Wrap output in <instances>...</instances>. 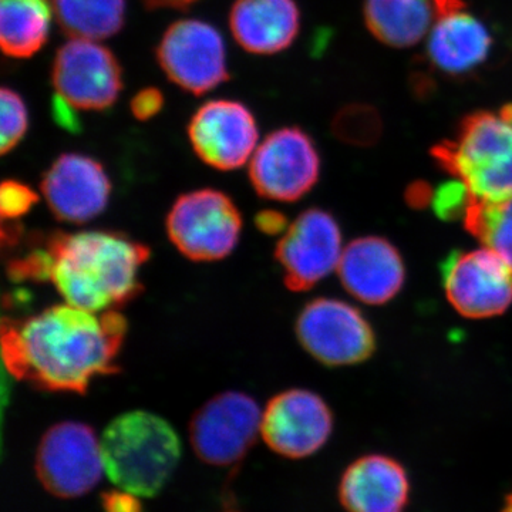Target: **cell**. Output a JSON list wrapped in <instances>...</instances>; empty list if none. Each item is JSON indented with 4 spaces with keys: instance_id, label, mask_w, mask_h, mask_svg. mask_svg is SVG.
I'll use <instances>...</instances> for the list:
<instances>
[{
    "instance_id": "24",
    "label": "cell",
    "mask_w": 512,
    "mask_h": 512,
    "mask_svg": "<svg viewBox=\"0 0 512 512\" xmlns=\"http://www.w3.org/2000/svg\"><path fill=\"white\" fill-rule=\"evenodd\" d=\"M464 225L484 247L493 249L512 269V197L503 201H478L468 207Z\"/></svg>"
},
{
    "instance_id": "2",
    "label": "cell",
    "mask_w": 512,
    "mask_h": 512,
    "mask_svg": "<svg viewBox=\"0 0 512 512\" xmlns=\"http://www.w3.org/2000/svg\"><path fill=\"white\" fill-rule=\"evenodd\" d=\"M150 256L146 244L120 232L53 231L32 235L6 272L13 282H50L77 308L119 311L143 291L140 272Z\"/></svg>"
},
{
    "instance_id": "19",
    "label": "cell",
    "mask_w": 512,
    "mask_h": 512,
    "mask_svg": "<svg viewBox=\"0 0 512 512\" xmlns=\"http://www.w3.org/2000/svg\"><path fill=\"white\" fill-rule=\"evenodd\" d=\"M493 36L464 2L447 10L427 36V57L441 73L460 76L476 70L490 56Z\"/></svg>"
},
{
    "instance_id": "4",
    "label": "cell",
    "mask_w": 512,
    "mask_h": 512,
    "mask_svg": "<svg viewBox=\"0 0 512 512\" xmlns=\"http://www.w3.org/2000/svg\"><path fill=\"white\" fill-rule=\"evenodd\" d=\"M437 164L463 181L478 201L512 197V104L477 111L461 121L451 140L431 150Z\"/></svg>"
},
{
    "instance_id": "30",
    "label": "cell",
    "mask_w": 512,
    "mask_h": 512,
    "mask_svg": "<svg viewBox=\"0 0 512 512\" xmlns=\"http://www.w3.org/2000/svg\"><path fill=\"white\" fill-rule=\"evenodd\" d=\"M256 228L268 235H278L288 229L286 215L275 210H265L258 212L255 217Z\"/></svg>"
},
{
    "instance_id": "1",
    "label": "cell",
    "mask_w": 512,
    "mask_h": 512,
    "mask_svg": "<svg viewBox=\"0 0 512 512\" xmlns=\"http://www.w3.org/2000/svg\"><path fill=\"white\" fill-rule=\"evenodd\" d=\"M119 311L92 312L64 303L2 322V355L15 379L53 393L84 394L101 376L120 372L127 335Z\"/></svg>"
},
{
    "instance_id": "31",
    "label": "cell",
    "mask_w": 512,
    "mask_h": 512,
    "mask_svg": "<svg viewBox=\"0 0 512 512\" xmlns=\"http://www.w3.org/2000/svg\"><path fill=\"white\" fill-rule=\"evenodd\" d=\"M433 194V188H431L429 184L416 183L410 185L409 190L406 192V198L410 207L424 208L427 207V205H431Z\"/></svg>"
},
{
    "instance_id": "13",
    "label": "cell",
    "mask_w": 512,
    "mask_h": 512,
    "mask_svg": "<svg viewBox=\"0 0 512 512\" xmlns=\"http://www.w3.org/2000/svg\"><path fill=\"white\" fill-rule=\"evenodd\" d=\"M443 285L448 302L466 318H494L512 303L511 266L487 247L448 256Z\"/></svg>"
},
{
    "instance_id": "23",
    "label": "cell",
    "mask_w": 512,
    "mask_h": 512,
    "mask_svg": "<svg viewBox=\"0 0 512 512\" xmlns=\"http://www.w3.org/2000/svg\"><path fill=\"white\" fill-rule=\"evenodd\" d=\"M52 5L57 23L72 39H109L126 18V0H53Z\"/></svg>"
},
{
    "instance_id": "29",
    "label": "cell",
    "mask_w": 512,
    "mask_h": 512,
    "mask_svg": "<svg viewBox=\"0 0 512 512\" xmlns=\"http://www.w3.org/2000/svg\"><path fill=\"white\" fill-rule=\"evenodd\" d=\"M100 500L104 512H144L143 504L136 494L123 488L104 491L100 494Z\"/></svg>"
},
{
    "instance_id": "33",
    "label": "cell",
    "mask_w": 512,
    "mask_h": 512,
    "mask_svg": "<svg viewBox=\"0 0 512 512\" xmlns=\"http://www.w3.org/2000/svg\"><path fill=\"white\" fill-rule=\"evenodd\" d=\"M503 512H512V494L508 497L507 504H505Z\"/></svg>"
},
{
    "instance_id": "10",
    "label": "cell",
    "mask_w": 512,
    "mask_h": 512,
    "mask_svg": "<svg viewBox=\"0 0 512 512\" xmlns=\"http://www.w3.org/2000/svg\"><path fill=\"white\" fill-rule=\"evenodd\" d=\"M318 148L298 127L279 128L256 148L249 180L259 197L278 202L301 200L318 183Z\"/></svg>"
},
{
    "instance_id": "3",
    "label": "cell",
    "mask_w": 512,
    "mask_h": 512,
    "mask_svg": "<svg viewBox=\"0 0 512 512\" xmlns=\"http://www.w3.org/2000/svg\"><path fill=\"white\" fill-rule=\"evenodd\" d=\"M100 447L111 483L141 497L160 494L181 458V441L173 426L141 410L111 421Z\"/></svg>"
},
{
    "instance_id": "17",
    "label": "cell",
    "mask_w": 512,
    "mask_h": 512,
    "mask_svg": "<svg viewBox=\"0 0 512 512\" xmlns=\"http://www.w3.org/2000/svg\"><path fill=\"white\" fill-rule=\"evenodd\" d=\"M343 288L367 305H383L402 291L406 268L402 255L387 239H355L343 249L338 266Z\"/></svg>"
},
{
    "instance_id": "6",
    "label": "cell",
    "mask_w": 512,
    "mask_h": 512,
    "mask_svg": "<svg viewBox=\"0 0 512 512\" xmlns=\"http://www.w3.org/2000/svg\"><path fill=\"white\" fill-rule=\"evenodd\" d=\"M242 227L244 221L235 202L214 188L180 195L165 220L174 247L194 262L227 258L237 248Z\"/></svg>"
},
{
    "instance_id": "7",
    "label": "cell",
    "mask_w": 512,
    "mask_h": 512,
    "mask_svg": "<svg viewBox=\"0 0 512 512\" xmlns=\"http://www.w3.org/2000/svg\"><path fill=\"white\" fill-rule=\"evenodd\" d=\"M36 474L55 497L77 498L92 491L103 474L96 431L80 421H63L43 434L36 451Z\"/></svg>"
},
{
    "instance_id": "27",
    "label": "cell",
    "mask_w": 512,
    "mask_h": 512,
    "mask_svg": "<svg viewBox=\"0 0 512 512\" xmlns=\"http://www.w3.org/2000/svg\"><path fill=\"white\" fill-rule=\"evenodd\" d=\"M37 194L29 185L16 180H5L0 188V214L3 221H16L28 214L36 204Z\"/></svg>"
},
{
    "instance_id": "15",
    "label": "cell",
    "mask_w": 512,
    "mask_h": 512,
    "mask_svg": "<svg viewBox=\"0 0 512 512\" xmlns=\"http://www.w3.org/2000/svg\"><path fill=\"white\" fill-rule=\"evenodd\" d=\"M188 137L205 164L232 171L254 156L259 134L254 114L244 104L212 100L195 111L188 124Z\"/></svg>"
},
{
    "instance_id": "22",
    "label": "cell",
    "mask_w": 512,
    "mask_h": 512,
    "mask_svg": "<svg viewBox=\"0 0 512 512\" xmlns=\"http://www.w3.org/2000/svg\"><path fill=\"white\" fill-rule=\"evenodd\" d=\"M53 5L49 0H0V46L15 59L32 57L49 37Z\"/></svg>"
},
{
    "instance_id": "16",
    "label": "cell",
    "mask_w": 512,
    "mask_h": 512,
    "mask_svg": "<svg viewBox=\"0 0 512 512\" xmlns=\"http://www.w3.org/2000/svg\"><path fill=\"white\" fill-rule=\"evenodd\" d=\"M40 190L56 220L82 225L106 211L111 181L99 161L84 154L66 153L47 168Z\"/></svg>"
},
{
    "instance_id": "20",
    "label": "cell",
    "mask_w": 512,
    "mask_h": 512,
    "mask_svg": "<svg viewBox=\"0 0 512 512\" xmlns=\"http://www.w3.org/2000/svg\"><path fill=\"white\" fill-rule=\"evenodd\" d=\"M229 28L242 49L254 55H275L292 45L301 29L295 0H237Z\"/></svg>"
},
{
    "instance_id": "5",
    "label": "cell",
    "mask_w": 512,
    "mask_h": 512,
    "mask_svg": "<svg viewBox=\"0 0 512 512\" xmlns=\"http://www.w3.org/2000/svg\"><path fill=\"white\" fill-rule=\"evenodd\" d=\"M53 114L59 126L79 131L76 111L110 109L123 89L117 57L99 42L70 39L57 50L52 67Z\"/></svg>"
},
{
    "instance_id": "25",
    "label": "cell",
    "mask_w": 512,
    "mask_h": 512,
    "mask_svg": "<svg viewBox=\"0 0 512 512\" xmlns=\"http://www.w3.org/2000/svg\"><path fill=\"white\" fill-rule=\"evenodd\" d=\"M2 130H0V151L9 153L18 146L29 127V113L25 101L15 90L3 87L0 92Z\"/></svg>"
},
{
    "instance_id": "14",
    "label": "cell",
    "mask_w": 512,
    "mask_h": 512,
    "mask_svg": "<svg viewBox=\"0 0 512 512\" xmlns=\"http://www.w3.org/2000/svg\"><path fill=\"white\" fill-rule=\"evenodd\" d=\"M332 431V410L311 390L289 389L276 394L262 413L261 434L266 446L292 460L318 453Z\"/></svg>"
},
{
    "instance_id": "11",
    "label": "cell",
    "mask_w": 512,
    "mask_h": 512,
    "mask_svg": "<svg viewBox=\"0 0 512 512\" xmlns=\"http://www.w3.org/2000/svg\"><path fill=\"white\" fill-rule=\"evenodd\" d=\"M161 69L185 92L201 96L229 79L221 33L197 19L178 20L157 47Z\"/></svg>"
},
{
    "instance_id": "21",
    "label": "cell",
    "mask_w": 512,
    "mask_h": 512,
    "mask_svg": "<svg viewBox=\"0 0 512 512\" xmlns=\"http://www.w3.org/2000/svg\"><path fill=\"white\" fill-rule=\"evenodd\" d=\"M463 0H365L367 29L383 45L412 47L429 36L441 15Z\"/></svg>"
},
{
    "instance_id": "9",
    "label": "cell",
    "mask_w": 512,
    "mask_h": 512,
    "mask_svg": "<svg viewBox=\"0 0 512 512\" xmlns=\"http://www.w3.org/2000/svg\"><path fill=\"white\" fill-rule=\"evenodd\" d=\"M296 336L303 349L326 366L365 362L376 348L375 333L362 312L339 299L306 303L296 319Z\"/></svg>"
},
{
    "instance_id": "18",
    "label": "cell",
    "mask_w": 512,
    "mask_h": 512,
    "mask_svg": "<svg viewBox=\"0 0 512 512\" xmlns=\"http://www.w3.org/2000/svg\"><path fill=\"white\" fill-rule=\"evenodd\" d=\"M410 483L399 461L382 454L357 458L339 485V500L348 512H403Z\"/></svg>"
},
{
    "instance_id": "12",
    "label": "cell",
    "mask_w": 512,
    "mask_h": 512,
    "mask_svg": "<svg viewBox=\"0 0 512 512\" xmlns=\"http://www.w3.org/2000/svg\"><path fill=\"white\" fill-rule=\"evenodd\" d=\"M342 254L338 221L319 208L303 211L289 224L275 248L286 288L293 292L309 291L333 271H338Z\"/></svg>"
},
{
    "instance_id": "8",
    "label": "cell",
    "mask_w": 512,
    "mask_h": 512,
    "mask_svg": "<svg viewBox=\"0 0 512 512\" xmlns=\"http://www.w3.org/2000/svg\"><path fill=\"white\" fill-rule=\"evenodd\" d=\"M262 413L254 397L224 392L208 400L190 421L192 450L205 464H237L254 447L261 433Z\"/></svg>"
},
{
    "instance_id": "28",
    "label": "cell",
    "mask_w": 512,
    "mask_h": 512,
    "mask_svg": "<svg viewBox=\"0 0 512 512\" xmlns=\"http://www.w3.org/2000/svg\"><path fill=\"white\" fill-rule=\"evenodd\" d=\"M131 113L136 119L146 121L153 119L164 106V96L156 87H148L138 92L131 100Z\"/></svg>"
},
{
    "instance_id": "32",
    "label": "cell",
    "mask_w": 512,
    "mask_h": 512,
    "mask_svg": "<svg viewBox=\"0 0 512 512\" xmlns=\"http://www.w3.org/2000/svg\"><path fill=\"white\" fill-rule=\"evenodd\" d=\"M197 0H144V3L151 9L174 8L185 9Z\"/></svg>"
},
{
    "instance_id": "26",
    "label": "cell",
    "mask_w": 512,
    "mask_h": 512,
    "mask_svg": "<svg viewBox=\"0 0 512 512\" xmlns=\"http://www.w3.org/2000/svg\"><path fill=\"white\" fill-rule=\"evenodd\" d=\"M474 197L463 181L454 178L453 181L441 184L433 194L434 212L441 220L453 221L466 217L468 207Z\"/></svg>"
}]
</instances>
